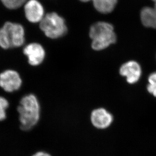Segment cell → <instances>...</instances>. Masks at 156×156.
Masks as SVG:
<instances>
[{"label": "cell", "mask_w": 156, "mask_h": 156, "mask_svg": "<svg viewBox=\"0 0 156 156\" xmlns=\"http://www.w3.org/2000/svg\"><path fill=\"white\" fill-rule=\"evenodd\" d=\"M41 110L37 96L33 94L23 96L17 108L21 129L28 131L34 127L40 121Z\"/></svg>", "instance_id": "cell-1"}, {"label": "cell", "mask_w": 156, "mask_h": 156, "mask_svg": "<svg viewBox=\"0 0 156 156\" xmlns=\"http://www.w3.org/2000/svg\"><path fill=\"white\" fill-rule=\"evenodd\" d=\"M89 34L92 40L91 47L94 50H102L116 41L113 27L107 22H98L93 24Z\"/></svg>", "instance_id": "cell-2"}, {"label": "cell", "mask_w": 156, "mask_h": 156, "mask_svg": "<svg viewBox=\"0 0 156 156\" xmlns=\"http://www.w3.org/2000/svg\"><path fill=\"white\" fill-rule=\"evenodd\" d=\"M25 42V30L20 24L7 22L0 28V47L4 49L20 47Z\"/></svg>", "instance_id": "cell-3"}, {"label": "cell", "mask_w": 156, "mask_h": 156, "mask_svg": "<svg viewBox=\"0 0 156 156\" xmlns=\"http://www.w3.org/2000/svg\"><path fill=\"white\" fill-rule=\"evenodd\" d=\"M40 27L46 36L52 39L60 38L65 35L67 31L65 20L55 12L44 15L40 22Z\"/></svg>", "instance_id": "cell-4"}, {"label": "cell", "mask_w": 156, "mask_h": 156, "mask_svg": "<svg viewBox=\"0 0 156 156\" xmlns=\"http://www.w3.org/2000/svg\"><path fill=\"white\" fill-rule=\"evenodd\" d=\"M22 84V79L16 71L7 70L0 74V87L6 92L17 91Z\"/></svg>", "instance_id": "cell-5"}, {"label": "cell", "mask_w": 156, "mask_h": 156, "mask_svg": "<svg viewBox=\"0 0 156 156\" xmlns=\"http://www.w3.org/2000/svg\"><path fill=\"white\" fill-rule=\"evenodd\" d=\"M113 120V115L104 108L94 109L90 115L91 124L98 129L104 130L109 128Z\"/></svg>", "instance_id": "cell-6"}, {"label": "cell", "mask_w": 156, "mask_h": 156, "mask_svg": "<svg viewBox=\"0 0 156 156\" xmlns=\"http://www.w3.org/2000/svg\"><path fill=\"white\" fill-rule=\"evenodd\" d=\"M24 8L25 17L31 23H40L46 15L43 5L38 0H28Z\"/></svg>", "instance_id": "cell-7"}, {"label": "cell", "mask_w": 156, "mask_h": 156, "mask_svg": "<svg viewBox=\"0 0 156 156\" xmlns=\"http://www.w3.org/2000/svg\"><path fill=\"white\" fill-rule=\"evenodd\" d=\"M120 74L126 77L128 84L134 85L139 82L141 77V67L136 61H130L121 66Z\"/></svg>", "instance_id": "cell-8"}, {"label": "cell", "mask_w": 156, "mask_h": 156, "mask_svg": "<svg viewBox=\"0 0 156 156\" xmlns=\"http://www.w3.org/2000/svg\"><path fill=\"white\" fill-rule=\"evenodd\" d=\"M24 54L28 58V63L32 66H38L44 60L46 52L43 46L38 43H33L25 46Z\"/></svg>", "instance_id": "cell-9"}, {"label": "cell", "mask_w": 156, "mask_h": 156, "mask_svg": "<svg viewBox=\"0 0 156 156\" xmlns=\"http://www.w3.org/2000/svg\"><path fill=\"white\" fill-rule=\"evenodd\" d=\"M140 18L145 27L156 29V8L144 7L141 11Z\"/></svg>", "instance_id": "cell-10"}, {"label": "cell", "mask_w": 156, "mask_h": 156, "mask_svg": "<svg viewBox=\"0 0 156 156\" xmlns=\"http://www.w3.org/2000/svg\"><path fill=\"white\" fill-rule=\"evenodd\" d=\"M83 2L92 1L96 10L102 13H109L112 12L116 5L117 0H80Z\"/></svg>", "instance_id": "cell-11"}, {"label": "cell", "mask_w": 156, "mask_h": 156, "mask_svg": "<svg viewBox=\"0 0 156 156\" xmlns=\"http://www.w3.org/2000/svg\"><path fill=\"white\" fill-rule=\"evenodd\" d=\"M147 83L146 87L149 94L156 98V72L149 75L147 78Z\"/></svg>", "instance_id": "cell-12"}, {"label": "cell", "mask_w": 156, "mask_h": 156, "mask_svg": "<svg viewBox=\"0 0 156 156\" xmlns=\"http://www.w3.org/2000/svg\"><path fill=\"white\" fill-rule=\"evenodd\" d=\"M8 9H16L25 4L28 0H0Z\"/></svg>", "instance_id": "cell-13"}, {"label": "cell", "mask_w": 156, "mask_h": 156, "mask_svg": "<svg viewBox=\"0 0 156 156\" xmlns=\"http://www.w3.org/2000/svg\"><path fill=\"white\" fill-rule=\"evenodd\" d=\"M9 103L5 98L0 96V121H3L7 118V110L9 108Z\"/></svg>", "instance_id": "cell-14"}, {"label": "cell", "mask_w": 156, "mask_h": 156, "mask_svg": "<svg viewBox=\"0 0 156 156\" xmlns=\"http://www.w3.org/2000/svg\"><path fill=\"white\" fill-rule=\"evenodd\" d=\"M31 156H52L50 154L45 151H38L34 154Z\"/></svg>", "instance_id": "cell-15"}, {"label": "cell", "mask_w": 156, "mask_h": 156, "mask_svg": "<svg viewBox=\"0 0 156 156\" xmlns=\"http://www.w3.org/2000/svg\"><path fill=\"white\" fill-rule=\"evenodd\" d=\"M154 2V3H155V6H154V7L155 8H156V0H152Z\"/></svg>", "instance_id": "cell-16"}]
</instances>
